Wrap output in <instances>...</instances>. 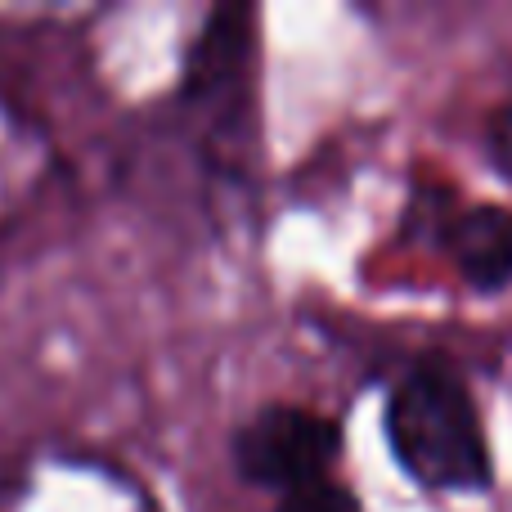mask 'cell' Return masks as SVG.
Masks as SVG:
<instances>
[{
	"label": "cell",
	"mask_w": 512,
	"mask_h": 512,
	"mask_svg": "<svg viewBox=\"0 0 512 512\" xmlns=\"http://www.w3.org/2000/svg\"><path fill=\"white\" fill-rule=\"evenodd\" d=\"M445 256L472 292L512 288V207L477 203L450 216L441 234Z\"/></svg>",
	"instance_id": "4"
},
{
	"label": "cell",
	"mask_w": 512,
	"mask_h": 512,
	"mask_svg": "<svg viewBox=\"0 0 512 512\" xmlns=\"http://www.w3.org/2000/svg\"><path fill=\"white\" fill-rule=\"evenodd\" d=\"M274 512H364V508H360V499L351 495V486L328 477V481H315V486H306V490L283 495Z\"/></svg>",
	"instance_id": "5"
},
{
	"label": "cell",
	"mask_w": 512,
	"mask_h": 512,
	"mask_svg": "<svg viewBox=\"0 0 512 512\" xmlns=\"http://www.w3.org/2000/svg\"><path fill=\"white\" fill-rule=\"evenodd\" d=\"M0 512H158L117 463L36 459L0 490Z\"/></svg>",
	"instance_id": "3"
},
{
	"label": "cell",
	"mask_w": 512,
	"mask_h": 512,
	"mask_svg": "<svg viewBox=\"0 0 512 512\" xmlns=\"http://www.w3.org/2000/svg\"><path fill=\"white\" fill-rule=\"evenodd\" d=\"M230 454L248 486L274 490L283 499L292 490L333 477L337 459H342V427L319 409L274 400V405L252 409L234 427Z\"/></svg>",
	"instance_id": "2"
},
{
	"label": "cell",
	"mask_w": 512,
	"mask_h": 512,
	"mask_svg": "<svg viewBox=\"0 0 512 512\" xmlns=\"http://www.w3.org/2000/svg\"><path fill=\"white\" fill-rule=\"evenodd\" d=\"M400 472L436 495H472L495 477L490 436L463 373L441 355L409 364L382 409Z\"/></svg>",
	"instance_id": "1"
},
{
	"label": "cell",
	"mask_w": 512,
	"mask_h": 512,
	"mask_svg": "<svg viewBox=\"0 0 512 512\" xmlns=\"http://www.w3.org/2000/svg\"><path fill=\"white\" fill-rule=\"evenodd\" d=\"M486 153H490V162L499 167V176L512 180V104L499 108V113L490 117V126H486Z\"/></svg>",
	"instance_id": "6"
}]
</instances>
